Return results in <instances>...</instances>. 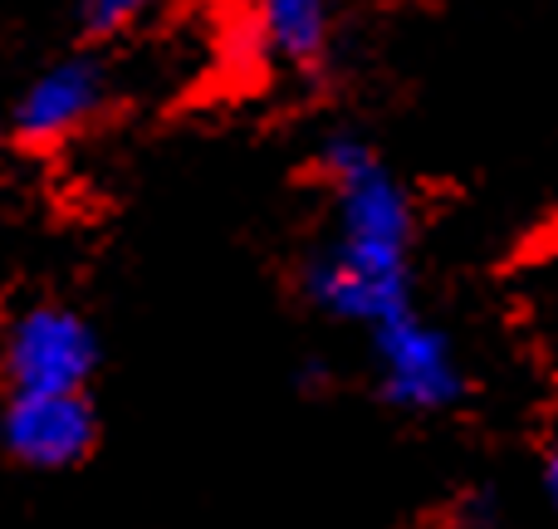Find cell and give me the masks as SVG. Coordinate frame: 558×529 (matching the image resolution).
Returning a JSON list of instances; mask_svg holds the SVG:
<instances>
[{
	"label": "cell",
	"instance_id": "1",
	"mask_svg": "<svg viewBox=\"0 0 558 529\" xmlns=\"http://www.w3.org/2000/svg\"><path fill=\"white\" fill-rule=\"evenodd\" d=\"M338 202V236L304 269V294L348 324H383L412 309V202L383 157L357 137H328L318 153Z\"/></svg>",
	"mask_w": 558,
	"mask_h": 529
},
{
	"label": "cell",
	"instance_id": "2",
	"mask_svg": "<svg viewBox=\"0 0 558 529\" xmlns=\"http://www.w3.org/2000/svg\"><path fill=\"white\" fill-rule=\"evenodd\" d=\"M98 363L94 328L59 304H35L0 338V368L10 393H84Z\"/></svg>",
	"mask_w": 558,
	"mask_h": 529
},
{
	"label": "cell",
	"instance_id": "3",
	"mask_svg": "<svg viewBox=\"0 0 558 529\" xmlns=\"http://www.w3.org/2000/svg\"><path fill=\"white\" fill-rule=\"evenodd\" d=\"M373 348L383 363V397L402 412H441L465 393L446 334L416 318V309L373 324Z\"/></svg>",
	"mask_w": 558,
	"mask_h": 529
},
{
	"label": "cell",
	"instance_id": "4",
	"mask_svg": "<svg viewBox=\"0 0 558 529\" xmlns=\"http://www.w3.org/2000/svg\"><path fill=\"white\" fill-rule=\"evenodd\" d=\"M5 452L29 471H64L94 452V407L84 393H10L5 422Z\"/></svg>",
	"mask_w": 558,
	"mask_h": 529
},
{
	"label": "cell",
	"instance_id": "5",
	"mask_svg": "<svg viewBox=\"0 0 558 529\" xmlns=\"http://www.w3.org/2000/svg\"><path fill=\"white\" fill-rule=\"evenodd\" d=\"M108 104V74L94 59H64V64L45 69L35 84L25 88L15 108V128L29 137V143H54V137H69L98 118Z\"/></svg>",
	"mask_w": 558,
	"mask_h": 529
},
{
	"label": "cell",
	"instance_id": "6",
	"mask_svg": "<svg viewBox=\"0 0 558 529\" xmlns=\"http://www.w3.org/2000/svg\"><path fill=\"white\" fill-rule=\"evenodd\" d=\"M260 35L289 64H314L328 45V15L333 0H255Z\"/></svg>",
	"mask_w": 558,
	"mask_h": 529
},
{
	"label": "cell",
	"instance_id": "7",
	"mask_svg": "<svg viewBox=\"0 0 558 529\" xmlns=\"http://www.w3.org/2000/svg\"><path fill=\"white\" fill-rule=\"evenodd\" d=\"M157 10V0H78V20H84V35L108 39L133 29L137 20H147Z\"/></svg>",
	"mask_w": 558,
	"mask_h": 529
},
{
	"label": "cell",
	"instance_id": "8",
	"mask_svg": "<svg viewBox=\"0 0 558 529\" xmlns=\"http://www.w3.org/2000/svg\"><path fill=\"white\" fill-rule=\"evenodd\" d=\"M544 485H549V501L558 505V442L549 446V461H544Z\"/></svg>",
	"mask_w": 558,
	"mask_h": 529
}]
</instances>
